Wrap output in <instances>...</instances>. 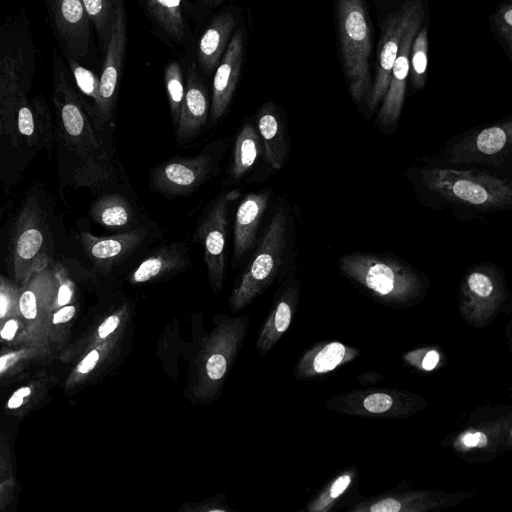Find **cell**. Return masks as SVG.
<instances>
[{"label": "cell", "mask_w": 512, "mask_h": 512, "mask_svg": "<svg viewBox=\"0 0 512 512\" xmlns=\"http://www.w3.org/2000/svg\"><path fill=\"white\" fill-rule=\"evenodd\" d=\"M17 126L22 135L30 136L34 132V115L27 102L22 103L17 110Z\"/></svg>", "instance_id": "38"}, {"label": "cell", "mask_w": 512, "mask_h": 512, "mask_svg": "<svg viewBox=\"0 0 512 512\" xmlns=\"http://www.w3.org/2000/svg\"><path fill=\"white\" fill-rule=\"evenodd\" d=\"M512 118L469 131L452 140L441 152L444 163L496 168L510 159Z\"/></svg>", "instance_id": "5"}, {"label": "cell", "mask_w": 512, "mask_h": 512, "mask_svg": "<svg viewBox=\"0 0 512 512\" xmlns=\"http://www.w3.org/2000/svg\"><path fill=\"white\" fill-rule=\"evenodd\" d=\"M82 3L96 31L100 47L105 52L111 36L115 0H82Z\"/></svg>", "instance_id": "25"}, {"label": "cell", "mask_w": 512, "mask_h": 512, "mask_svg": "<svg viewBox=\"0 0 512 512\" xmlns=\"http://www.w3.org/2000/svg\"><path fill=\"white\" fill-rule=\"evenodd\" d=\"M41 383L34 381L18 387L7 399L4 408L11 412H17L28 408L37 395H40Z\"/></svg>", "instance_id": "34"}, {"label": "cell", "mask_w": 512, "mask_h": 512, "mask_svg": "<svg viewBox=\"0 0 512 512\" xmlns=\"http://www.w3.org/2000/svg\"><path fill=\"white\" fill-rule=\"evenodd\" d=\"M145 236L144 228L134 227L110 237H95L83 233L82 242L89 257L98 267L110 269L131 255L142 244Z\"/></svg>", "instance_id": "16"}, {"label": "cell", "mask_w": 512, "mask_h": 512, "mask_svg": "<svg viewBox=\"0 0 512 512\" xmlns=\"http://www.w3.org/2000/svg\"><path fill=\"white\" fill-rule=\"evenodd\" d=\"M164 81L171 118L174 129H176L185 92L183 73L179 62L171 61L167 64L164 72Z\"/></svg>", "instance_id": "29"}, {"label": "cell", "mask_w": 512, "mask_h": 512, "mask_svg": "<svg viewBox=\"0 0 512 512\" xmlns=\"http://www.w3.org/2000/svg\"><path fill=\"white\" fill-rule=\"evenodd\" d=\"M48 21L63 56H71L81 64L91 50L90 21L82 0H42Z\"/></svg>", "instance_id": "9"}, {"label": "cell", "mask_w": 512, "mask_h": 512, "mask_svg": "<svg viewBox=\"0 0 512 512\" xmlns=\"http://www.w3.org/2000/svg\"><path fill=\"white\" fill-rule=\"evenodd\" d=\"M56 279L48 270L38 271L18 299V310L29 324H42V316L48 314L56 299Z\"/></svg>", "instance_id": "20"}, {"label": "cell", "mask_w": 512, "mask_h": 512, "mask_svg": "<svg viewBox=\"0 0 512 512\" xmlns=\"http://www.w3.org/2000/svg\"><path fill=\"white\" fill-rule=\"evenodd\" d=\"M491 23L497 37L502 42L508 56L512 49V4L511 0L503 2L492 15Z\"/></svg>", "instance_id": "33"}, {"label": "cell", "mask_w": 512, "mask_h": 512, "mask_svg": "<svg viewBox=\"0 0 512 512\" xmlns=\"http://www.w3.org/2000/svg\"><path fill=\"white\" fill-rule=\"evenodd\" d=\"M345 348L341 343L333 342L326 345L314 358L313 367L316 372L324 373L334 369L343 359Z\"/></svg>", "instance_id": "35"}, {"label": "cell", "mask_w": 512, "mask_h": 512, "mask_svg": "<svg viewBox=\"0 0 512 512\" xmlns=\"http://www.w3.org/2000/svg\"><path fill=\"white\" fill-rule=\"evenodd\" d=\"M127 44L126 11L123 0H115V11L109 43L99 78V100L95 105L98 127L111 121Z\"/></svg>", "instance_id": "11"}, {"label": "cell", "mask_w": 512, "mask_h": 512, "mask_svg": "<svg viewBox=\"0 0 512 512\" xmlns=\"http://www.w3.org/2000/svg\"><path fill=\"white\" fill-rule=\"evenodd\" d=\"M270 198L271 190L265 189L247 194L239 204L234 223V262H238L255 245L257 231Z\"/></svg>", "instance_id": "17"}, {"label": "cell", "mask_w": 512, "mask_h": 512, "mask_svg": "<svg viewBox=\"0 0 512 512\" xmlns=\"http://www.w3.org/2000/svg\"><path fill=\"white\" fill-rule=\"evenodd\" d=\"M256 128L262 141L266 163L274 170H281L289 154V135L280 108L273 102H266L259 107Z\"/></svg>", "instance_id": "15"}, {"label": "cell", "mask_w": 512, "mask_h": 512, "mask_svg": "<svg viewBox=\"0 0 512 512\" xmlns=\"http://www.w3.org/2000/svg\"><path fill=\"white\" fill-rule=\"evenodd\" d=\"M189 262L183 243L162 245L140 262L129 274L131 284H143L184 269Z\"/></svg>", "instance_id": "19"}, {"label": "cell", "mask_w": 512, "mask_h": 512, "mask_svg": "<svg viewBox=\"0 0 512 512\" xmlns=\"http://www.w3.org/2000/svg\"><path fill=\"white\" fill-rule=\"evenodd\" d=\"M17 289L10 283L0 277V323L2 324L7 317L19 313L18 310Z\"/></svg>", "instance_id": "36"}, {"label": "cell", "mask_w": 512, "mask_h": 512, "mask_svg": "<svg viewBox=\"0 0 512 512\" xmlns=\"http://www.w3.org/2000/svg\"><path fill=\"white\" fill-rule=\"evenodd\" d=\"M15 481L8 446L0 440V488H14Z\"/></svg>", "instance_id": "37"}, {"label": "cell", "mask_w": 512, "mask_h": 512, "mask_svg": "<svg viewBox=\"0 0 512 512\" xmlns=\"http://www.w3.org/2000/svg\"><path fill=\"white\" fill-rule=\"evenodd\" d=\"M13 488H0V510L10 501Z\"/></svg>", "instance_id": "47"}, {"label": "cell", "mask_w": 512, "mask_h": 512, "mask_svg": "<svg viewBox=\"0 0 512 512\" xmlns=\"http://www.w3.org/2000/svg\"><path fill=\"white\" fill-rule=\"evenodd\" d=\"M63 56V55H62ZM78 88L87 96H90L95 105L99 100V78L88 68L71 56H63Z\"/></svg>", "instance_id": "31"}, {"label": "cell", "mask_w": 512, "mask_h": 512, "mask_svg": "<svg viewBox=\"0 0 512 512\" xmlns=\"http://www.w3.org/2000/svg\"><path fill=\"white\" fill-rule=\"evenodd\" d=\"M76 314L74 305H65L59 307L51 316V324L60 325L71 321Z\"/></svg>", "instance_id": "41"}, {"label": "cell", "mask_w": 512, "mask_h": 512, "mask_svg": "<svg viewBox=\"0 0 512 512\" xmlns=\"http://www.w3.org/2000/svg\"><path fill=\"white\" fill-rule=\"evenodd\" d=\"M439 355L436 351H429L423 359L422 366L425 370H432L438 363Z\"/></svg>", "instance_id": "46"}, {"label": "cell", "mask_w": 512, "mask_h": 512, "mask_svg": "<svg viewBox=\"0 0 512 512\" xmlns=\"http://www.w3.org/2000/svg\"><path fill=\"white\" fill-rule=\"evenodd\" d=\"M216 148H206L190 158H174L156 167L150 187L168 196L192 193L212 176L218 160Z\"/></svg>", "instance_id": "10"}, {"label": "cell", "mask_w": 512, "mask_h": 512, "mask_svg": "<svg viewBox=\"0 0 512 512\" xmlns=\"http://www.w3.org/2000/svg\"><path fill=\"white\" fill-rule=\"evenodd\" d=\"M143 1L160 29L177 44H183L189 31L183 12V0Z\"/></svg>", "instance_id": "22"}, {"label": "cell", "mask_w": 512, "mask_h": 512, "mask_svg": "<svg viewBox=\"0 0 512 512\" xmlns=\"http://www.w3.org/2000/svg\"><path fill=\"white\" fill-rule=\"evenodd\" d=\"M247 317L228 318L219 322L205 339L198 357L197 379L193 394L208 400L221 388L247 327Z\"/></svg>", "instance_id": "4"}, {"label": "cell", "mask_w": 512, "mask_h": 512, "mask_svg": "<svg viewBox=\"0 0 512 512\" xmlns=\"http://www.w3.org/2000/svg\"><path fill=\"white\" fill-rule=\"evenodd\" d=\"M343 72L358 106H365L372 87V29L365 0H335Z\"/></svg>", "instance_id": "2"}, {"label": "cell", "mask_w": 512, "mask_h": 512, "mask_svg": "<svg viewBox=\"0 0 512 512\" xmlns=\"http://www.w3.org/2000/svg\"><path fill=\"white\" fill-rule=\"evenodd\" d=\"M350 483V477L347 475L341 476L338 478L331 487L330 496L333 498L338 497L341 493L345 491Z\"/></svg>", "instance_id": "45"}, {"label": "cell", "mask_w": 512, "mask_h": 512, "mask_svg": "<svg viewBox=\"0 0 512 512\" xmlns=\"http://www.w3.org/2000/svg\"><path fill=\"white\" fill-rule=\"evenodd\" d=\"M209 110L207 88L195 63L191 62L187 69L184 98L175 129L179 144L191 141L203 131Z\"/></svg>", "instance_id": "14"}, {"label": "cell", "mask_w": 512, "mask_h": 512, "mask_svg": "<svg viewBox=\"0 0 512 512\" xmlns=\"http://www.w3.org/2000/svg\"><path fill=\"white\" fill-rule=\"evenodd\" d=\"M401 508V504L395 499L388 498L374 504L370 511L372 512H398Z\"/></svg>", "instance_id": "43"}, {"label": "cell", "mask_w": 512, "mask_h": 512, "mask_svg": "<svg viewBox=\"0 0 512 512\" xmlns=\"http://www.w3.org/2000/svg\"><path fill=\"white\" fill-rule=\"evenodd\" d=\"M245 49L243 29H237L215 69L212 86L210 119L217 123L226 113L235 93L241 73Z\"/></svg>", "instance_id": "13"}, {"label": "cell", "mask_w": 512, "mask_h": 512, "mask_svg": "<svg viewBox=\"0 0 512 512\" xmlns=\"http://www.w3.org/2000/svg\"><path fill=\"white\" fill-rule=\"evenodd\" d=\"M462 441L467 447H484L487 445V437L482 432L467 433Z\"/></svg>", "instance_id": "44"}, {"label": "cell", "mask_w": 512, "mask_h": 512, "mask_svg": "<svg viewBox=\"0 0 512 512\" xmlns=\"http://www.w3.org/2000/svg\"><path fill=\"white\" fill-rule=\"evenodd\" d=\"M289 213L280 206L265 228L256 250L230 297L233 311L251 303L275 278L288 244Z\"/></svg>", "instance_id": "3"}, {"label": "cell", "mask_w": 512, "mask_h": 512, "mask_svg": "<svg viewBox=\"0 0 512 512\" xmlns=\"http://www.w3.org/2000/svg\"><path fill=\"white\" fill-rule=\"evenodd\" d=\"M261 156L263 145L256 125L247 122L241 127L234 142L230 179L240 181L252 171Z\"/></svg>", "instance_id": "21"}, {"label": "cell", "mask_w": 512, "mask_h": 512, "mask_svg": "<svg viewBox=\"0 0 512 512\" xmlns=\"http://www.w3.org/2000/svg\"><path fill=\"white\" fill-rule=\"evenodd\" d=\"M116 344V338H113L91 347L70 373L67 386L73 387L85 381L115 350Z\"/></svg>", "instance_id": "26"}, {"label": "cell", "mask_w": 512, "mask_h": 512, "mask_svg": "<svg viewBox=\"0 0 512 512\" xmlns=\"http://www.w3.org/2000/svg\"><path fill=\"white\" fill-rule=\"evenodd\" d=\"M338 264L347 276L381 296L409 290L418 280L417 272L408 263L391 255L351 252L342 255Z\"/></svg>", "instance_id": "6"}, {"label": "cell", "mask_w": 512, "mask_h": 512, "mask_svg": "<svg viewBox=\"0 0 512 512\" xmlns=\"http://www.w3.org/2000/svg\"><path fill=\"white\" fill-rule=\"evenodd\" d=\"M424 10V5L418 9L401 39L399 51L391 69L389 84L377 113V125L383 132L392 131L400 119L409 77L411 45L421 27Z\"/></svg>", "instance_id": "12"}, {"label": "cell", "mask_w": 512, "mask_h": 512, "mask_svg": "<svg viewBox=\"0 0 512 512\" xmlns=\"http://www.w3.org/2000/svg\"><path fill=\"white\" fill-rule=\"evenodd\" d=\"M392 398L384 393L371 394L364 400V407L373 413H382L392 405Z\"/></svg>", "instance_id": "39"}, {"label": "cell", "mask_w": 512, "mask_h": 512, "mask_svg": "<svg viewBox=\"0 0 512 512\" xmlns=\"http://www.w3.org/2000/svg\"><path fill=\"white\" fill-rule=\"evenodd\" d=\"M226 0H202V2L209 6V7H215V6H218L220 4H222L223 2H225Z\"/></svg>", "instance_id": "48"}, {"label": "cell", "mask_w": 512, "mask_h": 512, "mask_svg": "<svg viewBox=\"0 0 512 512\" xmlns=\"http://www.w3.org/2000/svg\"><path fill=\"white\" fill-rule=\"evenodd\" d=\"M239 197L237 190L220 194L201 217L195 233L203 247L208 280L214 293L222 289L226 270V241L231 204Z\"/></svg>", "instance_id": "7"}, {"label": "cell", "mask_w": 512, "mask_h": 512, "mask_svg": "<svg viewBox=\"0 0 512 512\" xmlns=\"http://www.w3.org/2000/svg\"><path fill=\"white\" fill-rule=\"evenodd\" d=\"M48 354L44 345H25L0 354V380Z\"/></svg>", "instance_id": "28"}, {"label": "cell", "mask_w": 512, "mask_h": 512, "mask_svg": "<svg viewBox=\"0 0 512 512\" xmlns=\"http://www.w3.org/2000/svg\"><path fill=\"white\" fill-rule=\"evenodd\" d=\"M424 0H408L398 10L389 14L381 24V34L377 46L375 77L372 81L365 108L371 116L379 107L387 90L391 69L397 57L401 39Z\"/></svg>", "instance_id": "8"}, {"label": "cell", "mask_w": 512, "mask_h": 512, "mask_svg": "<svg viewBox=\"0 0 512 512\" xmlns=\"http://www.w3.org/2000/svg\"><path fill=\"white\" fill-rule=\"evenodd\" d=\"M43 246V234L36 227L29 226L22 230L17 237L15 259L17 267L29 266L39 254Z\"/></svg>", "instance_id": "30"}, {"label": "cell", "mask_w": 512, "mask_h": 512, "mask_svg": "<svg viewBox=\"0 0 512 512\" xmlns=\"http://www.w3.org/2000/svg\"><path fill=\"white\" fill-rule=\"evenodd\" d=\"M21 320L15 317H10L2 323L0 328V339L5 343H11L21 329Z\"/></svg>", "instance_id": "40"}, {"label": "cell", "mask_w": 512, "mask_h": 512, "mask_svg": "<svg viewBox=\"0 0 512 512\" xmlns=\"http://www.w3.org/2000/svg\"><path fill=\"white\" fill-rule=\"evenodd\" d=\"M236 26V14L224 10L210 21L202 33L197 47V62L200 70L209 75L219 64Z\"/></svg>", "instance_id": "18"}, {"label": "cell", "mask_w": 512, "mask_h": 512, "mask_svg": "<svg viewBox=\"0 0 512 512\" xmlns=\"http://www.w3.org/2000/svg\"><path fill=\"white\" fill-rule=\"evenodd\" d=\"M428 32L427 25L418 29L410 50L409 77L414 89L421 90L426 84Z\"/></svg>", "instance_id": "27"}, {"label": "cell", "mask_w": 512, "mask_h": 512, "mask_svg": "<svg viewBox=\"0 0 512 512\" xmlns=\"http://www.w3.org/2000/svg\"><path fill=\"white\" fill-rule=\"evenodd\" d=\"M95 221L107 228H134L135 212L131 203L119 194L106 195L100 198L92 209Z\"/></svg>", "instance_id": "23"}, {"label": "cell", "mask_w": 512, "mask_h": 512, "mask_svg": "<svg viewBox=\"0 0 512 512\" xmlns=\"http://www.w3.org/2000/svg\"><path fill=\"white\" fill-rule=\"evenodd\" d=\"M417 197L431 207L487 214L511 208L512 183L477 170L418 168L408 171Z\"/></svg>", "instance_id": "1"}, {"label": "cell", "mask_w": 512, "mask_h": 512, "mask_svg": "<svg viewBox=\"0 0 512 512\" xmlns=\"http://www.w3.org/2000/svg\"><path fill=\"white\" fill-rule=\"evenodd\" d=\"M73 296L72 283L70 281H63L60 283L57 289L55 306L62 307L71 301Z\"/></svg>", "instance_id": "42"}, {"label": "cell", "mask_w": 512, "mask_h": 512, "mask_svg": "<svg viewBox=\"0 0 512 512\" xmlns=\"http://www.w3.org/2000/svg\"><path fill=\"white\" fill-rule=\"evenodd\" d=\"M292 294L288 291L278 301L259 333L256 345L260 353H266L290 325L292 317Z\"/></svg>", "instance_id": "24"}, {"label": "cell", "mask_w": 512, "mask_h": 512, "mask_svg": "<svg viewBox=\"0 0 512 512\" xmlns=\"http://www.w3.org/2000/svg\"><path fill=\"white\" fill-rule=\"evenodd\" d=\"M128 316L129 307L127 305H122L113 313L105 317L90 337L87 347L90 349L102 342L115 338V333Z\"/></svg>", "instance_id": "32"}]
</instances>
